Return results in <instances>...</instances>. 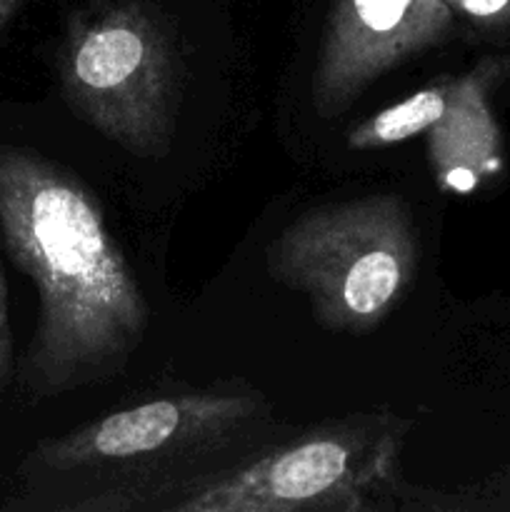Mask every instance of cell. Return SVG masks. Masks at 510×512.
I'll list each match as a JSON object with an SVG mask.
<instances>
[{
    "label": "cell",
    "mask_w": 510,
    "mask_h": 512,
    "mask_svg": "<svg viewBox=\"0 0 510 512\" xmlns=\"http://www.w3.org/2000/svg\"><path fill=\"white\" fill-rule=\"evenodd\" d=\"M0 233L33 280L38 323L18 365L30 400L118 378L150 310L98 198L40 153L0 145Z\"/></svg>",
    "instance_id": "cell-1"
},
{
    "label": "cell",
    "mask_w": 510,
    "mask_h": 512,
    "mask_svg": "<svg viewBox=\"0 0 510 512\" xmlns=\"http://www.w3.org/2000/svg\"><path fill=\"white\" fill-rule=\"evenodd\" d=\"M418 228L395 193L310 208L268 245V273L310 300L333 333L365 335L418 278Z\"/></svg>",
    "instance_id": "cell-2"
},
{
    "label": "cell",
    "mask_w": 510,
    "mask_h": 512,
    "mask_svg": "<svg viewBox=\"0 0 510 512\" xmlns=\"http://www.w3.org/2000/svg\"><path fill=\"white\" fill-rule=\"evenodd\" d=\"M65 103L140 158L165 155L180 103L183 60L163 20L140 0L73 15L58 55Z\"/></svg>",
    "instance_id": "cell-3"
},
{
    "label": "cell",
    "mask_w": 510,
    "mask_h": 512,
    "mask_svg": "<svg viewBox=\"0 0 510 512\" xmlns=\"http://www.w3.org/2000/svg\"><path fill=\"white\" fill-rule=\"evenodd\" d=\"M393 433L335 428L305 435L265 458L183 490L178 512L363 510L375 480L390 470Z\"/></svg>",
    "instance_id": "cell-4"
},
{
    "label": "cell",
    "mask_w": 510,
    "mask_h": 512,
    "mask_svg": "<svg viewBox=\"0 0 510 512\" xmlns=\"http://www.w3.org/2000/svg\"><path fill=\"white\" fill-rule=\"evenodd\" d=\"M258 415V395L195 390L175 398L148 400L80 425L60 438L43 440L33 460L55 473L150 463L230 438Z\"/></svg>",
    "instance_id": "cell-5"
},
{
    "label": "cell",
    "mask_w": 510,
    "mask_h": 512,
    "mask_svg": "<svg viewBox=\"0 0 510 512\" xmlns=\"http://www.w3.org/2000/svg\"><path fill=\"white\" fill-rule=\"evenodd\" d=\"M450 30L445 0H335L313 68V110L338 118L370 83L440 45Z\"/></svg>",
    "instance_id": "cell-6"
},
{
    "label": "cell",
    "mask_w": 510,
    "mask_h": 512,
    "mask_svg": "<svg viewBox=\"0 0 510 512\" xmlns=\"http://www.w3.org/2000/svg\"><path fill=\"white\" fill-rule=\"evenodd\" d=\"M505 78H510V55L485 58L470 73L450 78L443 115L425 133L430 168L443 193L468 195L500 173V130L490 93Z\"/></svg>",
    "instance_id": "cell-7"
},
{
    "label": "cell",
    "mask_w": 510,
    "mask_h": 512,
    "mask_svg": "<svg viewBox=\"0 0 510 512\" xmlns=\"http://www.w3.org/2000/svg\"><path fill=\"white\" fill-rule=\"evenodd\" d=\"M448 88L450 78L430 83L410 98L363 120L348 133V148L363 153V150L388 148V145H398L415 135H425L443 115L445 103H448Z\"/></svg>",
    "instance_id": "cell-8"
},
{
    "label": "cell",
    "mask_w": 510,
    "mask_h": 512,
    "mask_svg": "<svg viewBox=\"0 0 510 512\" xmlns=\"http://www.w3.org/2000/svg\"><path fill=\"white\" fill-rule=\"evenodd\" d=\"M480 28H510V0H445Z\"/></svg>",
    "instance_id": "cell-9"
},
{
    "label": "cell",
    "mask_w": 510,
    "mask_h": 512,
    "mask_svg": "<svg viewBox=\"0 0 510 512\" xmlns=\"http://www.w3.org/2000/svg\"><path fill=\"white\" fill-rule=\"evenodd\" d=\"M15 375H18V365H15L13 330H10L8 315V285H5L3 268H0V393L13 383Z\"/></svg>",
    "instance_id": "cell-10"
},
{
    "label": "cell",
    "mask_w": 510,
    "mask_h": 512,
    "mask_svg": "<svg viewBox=\"0 0 510 512\" xmlns=\"http://www.w3.org/2000/svg\"><path fill=\"white\" fill-rule=\"evenodd\" d=\"M18 5H20V0H0V33H3V28L8 25V20L15 15Z\"/></svg>",
    "instance_id": "cell-11"
}]
</instances>
